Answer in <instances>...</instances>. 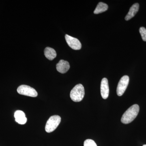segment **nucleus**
Returning <instances> with one entry per match:
<instances>
[{
  "label": "nucleus",
  "mask_w": 146,
  "mask_h": 146,
  "mask_svg": "<svg viewBox=\"0 0 146 146\" xmlns=\"http://www.w3.org/2000/svg\"><path fill=\"white\" fill-rule=\"evenodd\" d=\"M139 110L140 108L138 104H134L131 106L123 115L121 122L123 123L127 124L133 121L138 115Z\"/></svg>",
  "instance_id": "1"
},
{
  "label": "nucleus",
  "mask_w": 146,
  "mask_h": 146,
  "mask_svg": "<svg viewBox=\"0 0 146 146\" xmlns=\"http://www.w3.org/2000/svg\"><path fill=\"white\" fill-rule=\"evenodd\" d=\"M85 95L84 87L81 84H77L71 91L70 96L72 100L80 102L83 99Z\"/></svg>",
  "instance_id": "2"
},
{
  "label": "nucleus",
  "mask_w": 146,
  "mask_h": 146,
  "mask_svg": "<svg viewBox=\"0 0 146 146\" xmlns=\"http://www.w3.org/2000/svg\"><path fill=\"white\" fill-rule=\"evenodd\" d=\"M61 121V117L58 115H53L50 117L45 126L47 133H50L56 129Z\"/></svg>",
  "instance_id": "3"
},
{
  "label": "nucleus",
  "mask_w": 146,
  "mask_h": 146,
  "mask_svg": "<svg viewBox=\"0 0 146 146\" xmlns=\"http://www.w3.org/2000/svg\"><path fill=\"white\" fill-rule=\"evenodd\" d=\"M18 94L31 97H37L38 94L34 88L26 85H21L17 89Z\"/></svg>",
  "instance_id": "4"
},
{
  "label": "nucleus",
  "mask_w": 146,
  "mask_h": 146,
  "mask_svg": "<svg viewBox=\"0 0 146 146\" xmlns=\"http://www.w3.org/2000/svg\"><path fill=\"white\" fill-rule=\"evenodd\" d=\"M129 82V77L127 76H124L120 80L117 89V94L121 96L125 92Z\"/></svg>",
  "instance_id": "5"
},
{
  "label": "nucleus",
  "mask_w": 146,
  "mask_h": 146,
  "mask_svg": "<svg viewBox=\"0 0 146 146\" xmlns=\"http://www.w3.org/2000/svg\"><path fill=\"white\" fill-rule=\"evenodd\" d=\"M65 38L67 44L73 49L79 50L81 48V44L78 39L67 34L65 35Z\"/></svg>",
  "instance_id": "6"
},
{
  "label": "nucleus",
  "mask_w": 146,
  "mask_h": 146,
  "mask_svg": "<svg viewBox=\"0 0 146 146\" xmlns=\"http://www.w3.org/2000/svg\"><path fill=\"white\" fill-rule=\"evenodd\" d=\"M101 94L102 98L104 99H106L108 98L109 94V88L108 80L106 78L102 79L101 83Z\"/></svg>",
  "instance_id": "7"
},
{
  "label": "nucleus",
  "mask_w": 146,
  "mask_h": 146,
  "mask_svg": "<svg viewBox=\"0 0 146 146\" xmlns=\"http://www.w3.org/2000/svg\"><path fill=\"white\" fill-rule=\"evenodd\" d=\"M70 68V65L69 62L65 60H60L56 65L57 71L61 74H65L67 72Z\"/></svg>",
  "instance_id": "8"
},
{
  "label": "nucleus",
  "mask_w": 146,
  "mask_h": 146,
  "mask_svg": "<svg viewBox=\"0 0 146 146\" xmlns=\"http://www.w3.org/2000/svg\"><path fill=\"white\" fill-rule=\"evenodd\" d=\"M14 117L16 122L20 124H25L27 122V118L25 114L21 110H16L14 113Z\"/></svg>",
  "instance_id": "9"
},
{
  "label": "nucleus",
  "mask_w": 146,
  "mask_h": 146,
  "mask_svg": "<svg viewBox=\"0 0 146 146\" xmlns=\"http://www.w3.org/2000/svg\"><path fill=\"white\" fill-rule=\"evenodd\" d=\"M139 8V5L138 3H136L132 5L130 7L128 13L127 14L125 17V20L127 21L130 20L135 16L138 12Z\"/></svg>",
  "instance_id": "10"
},
{
  "label": "nucleus",
  "mask_w": 146,
  "mask_h": 146,
  "mask_svg": "<svg viewBox=\"0 0 146 146\" xmlns=\"http://www.w3.org/2000/svg\"><path fill=\"white\" fill-rule=\"evenodd\" d=\"M44 55L48 59L52 60L56 57V53L53 48L48 47L45 49Z\"/></svg>",
  "instance_id": "11"
},
{
  "label": "nucleus",
  "mask_w": 146,
  "mask_h": 146,
  "mask_svg": "<svg viewBox=\"0 0 146 146\" xmlns=\"http://www.w3.org/2000/svg\"><path fill=\"white\" fill-rule=\"evenodd\" d=\"M108 9V5L104 3L100 2L97 5L96 9L94 10V13L97 14L105 12Z\"/></svg>",
  "instance_id": "12"
},
{
  "label": "nucleus",
  "mask_w": 146,
  "mask_h": 146,
  "mask_svg": "<svg viewBox=\"0 0 146 146\" xmlns=\"http://www.w3.org/2000/svg\"><path fill=\"white\" fill-rule=\"evenodd\" d=\"M84 146H97L95 141L91 139H87L84 143Z\"/></svg>",
  "instance_id": "13"
},
{
  "label": "nucleus",
  "mask_w": 146,
  "mask_h": 146,
  "mask_svg": "<svg viewBox=\"0 0 146 146\" xmlns=\"http://www.w3.org/2000/svg\"><path fill=\"white\" fill-rule=\"evenodd\" d=\"M139 32L143 40L146 42V29L144 27H141L139 29Z\"/></svg>",
  "instance_id": "14"
},
{
  "label": "nucleus",
  "mask_w": 146,
  "mask_h": 146,
  "mask_svg": "<svg viewBox=\"0 0 146 146\" xmlns=\"http://www.w3.org/2000/svg\"><path fill=\"white\" fill-rule=\"evenodd\" d=\"M143 146H146V145H144Z\"/></svg>",
  "instance_id": "15"
}]
</instances>
